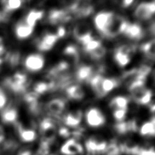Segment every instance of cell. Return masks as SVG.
I'll return each mask as SVG.
<instances>
[{
  "label": "cell",
  "mask_w": 155,
  "mask_h": 155,
  "mask_svg": "<svg viewBox=\"0 0 155 155\" xmlns=\"http://www.w3.org/2000/svg\"><path fill=\"white\" fill-rule=\"evenodd\" d=\"M140 51L145 54L148 61H153L154 59V40H152L142 44L140 47Z\"/></svg>",
  "instance_id": "obj_26"
},
{
  "label": "cell",
  "mask_w": 155,
  "mask_h": 155,
  "mask_svg": "<svg viewBox=\"0 0 155 155\" xmlns=\"http://www.w3.org/2000/svg\"><path fill=\"white\" fill-rule=\"evenodd\" d=\"M101 44H102L100 40L93 37L92 39H91L89 41H88L87 42L82 44V48L86 53L88 54L89 52H92L95 48H97L98 46L101 45Z\"/></svg>",
  "instance_id": "obj_32"
},
{
  "label": "cell",
  "mask_w": 155,
  "mask_h": 155,
  "mask_svg": "<svg viewBox=\"0 0 155 155\" xmlns=\"http://www.w3.org/2000/svg\"><path fill=\"white\" fill-rule=\"evenodd\" d=\"M1 91H2V89L1 88H0V92H1Z\"/></svg>",
  "instance_id": "obj_48"
},
{
  "label": "cell",
  "mask_w": 155,
  "mask_h": 155,
  "mask_svg": "<svg viewBox=\"0 0 155 155\" xmlns=\"http://www.w3.org/2000/svg\"><path fill=\"white\" fill-rule=\"evenodd\" d=\"M86 121L88 126L91 127H99L104 125L106 123V118L100 110L93 107L86 112Z\"/></svg>",
  "instance_id": "obj_8"
},
{
  "label": "cell",
  "mask_w": 155,
  "mask_h": 155,
  "mask_svg": "<svg viewBox=\"0 0 155 155\" xmlns=\"http://www.w3.org/2000/svg\"><path fill=\"white\" fill-rule=\"evenodd\" d=\"M120 143L116 140H112L107 143L106 151L103 155H121Z\"/></svg>",
  "instance_id": "obj_30"
},
{
  "label": "cell",
  "mask_w": 155,
  "mask_h": 155,
  "mask_svg": "<svg viewBox=\"0 0 155 155\" xmlns=\"http://www.w3.org/2000/svg\"><path fill=\"white\" fill-rule=\"evenodd\" d=\"M63 54L68 57L69 59H71L74 63H78L80 59L79 50L78 47L73 44L68 45L63 51Z\"/></svg>",
  "instance_id": "obj_28"
},
{
  "label": "cell",
  "mask_w": 155,
  "mask_h": 155,
  "mask_svg": "<svg viewBox=\"0 0 155 155\" xmlns=\"http://www.w3.org/2000/svg\"><path fill=\"white\" fill-rule=\"evenodd\" d=\"M127 110H113V116L116 120H117L118 123L123 122L124 120L127 116Z\"/></svg>",
  "instance_id": "obj_37"
},
{
  "label": "cell",
  "mask_w": 155,
  "mask_h": 155,
  "mask_svg": "<svg viewBox=\"0 0 155 155\" xmlns=\"http://www.w3.org/2000/svg\"><path fill=\"white\" fill-rule=\"evenodd\" d=\"M115 131L120 135H124L129 132H135L138 130V123L136 119L123 121L114 125Z\"/></svg>",
  "instance_id": "obj_13"
},
{
  "label": "cell",
  "mask_w": 155,
  "mask_h": 155,
  "mask_svg": "<svg viewBox=\"0 0 155 155\" xmlns=\"http://www.w3.org/2000/svg\"><path fill=\"white\" fill-rule=\"evenodd\" d=\"M52 155H53V154H52Z\"/></svg>",
  "instance_id": "obj_49"
},
{
  "label": "cell",
  "mask_w": 155,
  "mask_h": 155,
  "mask_svg": "<svg viewBox=\"0 0 155 155\" xmlns=\"http://www.w3.org/2000/svg\"><path fill=\"white\" fill-rule=\"evenodd\" d=\"M82 119V112L81 110H73L63 117V123L66 126L76 127L80 124Z\"/></svg>",
  "instance_id": "obj_17"
},
{
  "label": "cell",
  "mask_w": 155,
  "mask_h": 155,
  "mask_svg": "<svg viewBox=\"0 0 155 155\" xmlns=\"http://www.w3.org/2000/svg\"><path fill=\"white\" fill-rule=\"evenodd\" d=\"M6 101H7L6 96H5L4 91H2L0 92V109L3 108V107L5 106V104H6Z\"/></svg>",
  "instance_id": "obj_41"
},
{
  "label": "cell",
  "mask_w": 155,
  "mask_h": 155,
  "mask_svg": "<svg viewBox=\"0 0 155 155\" xmlns=\"http://www.w3.org/2000/svg\"><path fill=\"white\" fill-rule=\"evenodd\" d=\"M66 29L63 26H60L57 29V34L56 35L57 36L58 39L59 38H63L66 35Z\"/></svg>",
  "instance_id": "obj_40"
},
{
  "label": "cell",
  "mask_w": 155,
  "mask_h": 155,
  "mask_svg": "<svg viewBox=\"0 0 155 155\" xmlns=\"http://www.w3.org/2000/svg\"><path fill=\"white\" fill-rule=\"evenodd\" d=\"M40 134L42 136L41 141L52 143L54 142L57 134V129L54 121L52 118L43 119L40 123Z\"/></svg>",
  "instance_id": "obj_4"
},
{
  "label": "cell",
  "mask_w": 155,
  "mask_h": 155,
  "mask_svg": "<svg viewBox=\"0 0 155 155\" xmlns=\"http://www.w3.org/2000/svg\"><path fill=\"white\" fill-rule=\"evenodd\" d=\"M8 61H9L10 65L12 68L17 66L20 61V53L18 52H14L10 54L8 57Z\"/></svg>",
  "instance_id": "obj_36"
},
{
  "label": "cell",
  "mask_w": 155,
  "mask_h": 155,
  "mask_svg": "<svg viewBox=\"0 0 155 155\" xmlns=\"http://www.w3.org/2000/svg\"><path fill=\"white\" fill-rule=\"evenodd\" d=\"M18 117V112L14 107L5 109L2 114V121L4 123L10 124L15 123Z\"/></svg>",
  "instance_id": "obj_29"
},
{
  "label": "cell",
  "mask_w": 155,
  "mask_h": 155,
  "mask_svg": "<svg viewBox=\"0 0 155 155\" xmlns=\"http://www.w3.org/2000/svg\"><path fill=\"white\" fill-rule=\"evenodd\" d=\"M3 17H4V16H3V15H2V14H0V21L2 20V18H3Z\"/></svg>",
  "instance_id": "obj_47"
},
{
  "label": "cell",
  "mask_w": 155,
  "mask_h": 155,
  "mask_svg": "<svg viewBox=\"0 0 155 155\" xmlns=\"http://www.w3.org/2000/svg\"><path fill=\"white\" fill-rule=\"evenodd\" d=\"M16 127L18 134V136L22 142L29 143L34 142L36 140L37 134L34 130L24 128L21 124H17Z\"/></svg>",
  "instance_id": "obj_19"
},
{
  "label": "cell",
  "mask_w": 155,
  "mask_h": 155,
  "mask_svg": "<svg viewBox=\"0 0 155 155\" xmlns=\"http://www.w3.org/2000/svg\"><path fill=\"white\" fill-rule=\"evenodd\" d=\"M133 3H134V1H132V0H126V1H123L121 3V5L122 6L124 7V8H127L131 5Z\"/></svg>",
  "instance_id": "obj_42"
},
{
  "label": "cell",
  "mask_w": 155,
  "mask_h": 155,
  "mask_svg": "<svg viewBox=\"0 0 155 155\" xmlns=\"http://www.w3.org/2000/svg\"><path fill=\"white\" fill-rule=\"evenodd\" d=\"M120 148L122 154L124 153L128 155H136L140 149L139 145L131 140H127L120 143Z\"/></svg>",
  "instance_id": "obj_24"
},
{
  "label": "cell",
  "mask_w": 155,
  "mask_h": 155,
  "mask_svg": "<svg viewBox=\"0 0 155 155\" xmlns=\"http://www.w3.org/2000/svg\"><path fill=\"white\" fill-rule=\"evenodd\" d=\"M18 155H32V153L30 150H23L18 153Z\"/></svg>",
  "instance_id": "obj_45"
},
{
  "label": "cell",
  "mask_w": 155,
  "mask_h": 155,
  "mask_svg": "<svg viewBox=\"0 0 155 155\" xmlns=\"http://www.w3.org/2000/svg\"><path fill=\"white\" fill-rule=\"evenodd\" d=\"M136 155H155V151L153 147L148 148H140L139 152Z\"/></svg>",
  "instance_id": "obj_38"
},
{
  "label": "cell",
  "mask_w": 155,
  "mask_h": 155,
  "mask_svg": "<svg viewBox=\"0 0 155 155\" xmlns=\"http://www.w3.org/2000/svg\"><path fill=\"white\" fill-rule=\"evenodd\" d=\"M59 134L63 137H69L71 136V131L66 127H61L59 130Z\"/></svg>",
  "instance_id": "obj_39"
},
{
  "label": "cell",
  "mask_w": 155,
  "mask_h": 155,
  "mask_svg": "<svg viewBox=\"0 0 155 155\" xmlns=\"http://www.w3.org/2000/svg\"><path fill=\"white\" fill-rule=\"evenodd\" d=\"M153 95L152 91L145 88L143 90L140 91L139 92L131 95V97L135 103L144 106L151 103Z\"/></svg>",
  "instance_id": "obj_18"
},
{
  "label": "cell",
  "mask_w": 155,
  "mask_h": 155,
  "mask_svg": "<svg viewBox=\"0 0 155 155\" xmlns=\"http://www.w3.org/2000/svg\"><path fill=\"white\" fill-rule=\"evenodd\" d=\"M65 93L68 97L73 100H81L85 95L84 91L80 86L78 84L69 86L66 88Z\"/></svg>",
  "instance_id": "obj_21"
},
{
  "label": "cell",
  "mask_w": 155,
  "mask_h": 155,
  "mask_svg": "<svg viewBox=\"0 0 155 155\" xmlns=\"http://www.w3.org/2000/svg\"><path fill=\"white\" fill-rule=\"evenodd\" d=\"M34 91L39 95L50 91L49 82H39L36 83L34 87Z\"/></svg>",
  "instance_id": "obj_35"
},
{
  "label": "cell",
  "mask_w": 155,
  "mask_h": 155,
  "mask_svg": "<svg viewBox=\"0 0 155 155\" xmlns=\"http://www.w3.org/2000/svg\"><path fill=\"white\" fill-rule=\"evenodd\" d=\"M66 102L64 99L55 98L51 99L46 104V109L50 114L53 116H59L65 109Z\"/></svg>",
  "instance_id": "obj_16"
},
{
  "label": "cell",
  "mask_w": 155,
  "mask_h": 155,
  "mask_svg": "<svg viewBox=\"0 0 155 155\" xmlns=\"http://www.w3.org/2000/svg\"><path fill=\"white\" fill-rule=\"evenodd\" d=\"M129 100L128 97L124 96H117L113 98L110 103V107L113 110H127Z\"/></svg>",
  "instance_id": "obj_25"
},
{
  "label": "cell",
  "mask_w": 155,
  "mask_h": 155,
  "mask_svg": "<svg viewBox=\"0 0 155 155\" xmlns=\"http://www.w3.org/2000/svg\"><path fill=\"white\" fill-rule=\"evenodd\" d=\"M22 4H23V2L20 0H10V1L3 2L4 12L9 13L17 10L21 7Z\"/></svg>",
  "instance_id": "obj_31"
},
{
  "label": "cell",
  "mask_w": 155,
  "mask_h": 155,
  "mask_svg": "<svg viewBox=\"0 0 155 155\" xmlns=\"http://www.w3.org/2000/svg\"><path fill=\"white\" fill-rule=\"evenodd\" d=\"M155 132V123L154 117L153 116L150 121L146 122L140 127V134L142 136H150L154 137Z\"/></svg>",
  "instance_id": "obj_27"
},
{
  "label": "cell",
  "mask_w": 155,
  "mask_h": 155,
  "mask_svg": "<svg viewBox=\"0 0 155 155\" xmlns=\"http://www.w3.org/2000/svg\"><path fill=\"white\" fill-rule=\"evenodd\" d=\"M120 83V80L114 78H104L101 84L102 97L106 96L107 93H110L114 88L118 87Z\"/></svg>",
  "instance_id": "obj_22"
},
{
  "label": "cell",
  "mask_w": 155,
  "mask_h": 155,
  "mask_svg": "<svg viewBox=\"0 0 155 155\" xmlns=\"http://www.w3.org/2000/svg\"><path fill=\"white\" fill-rule=\"evenodd\" d=\"M137 47L134 44H123L115 50L114 60L120 68L125 67L131 61V55L134 54Z\"/></svg>",
  "instance_id": "obj_2"
},
{
  "label": "cell",
  "mask_w": 155,
  "mask_h": 155,
  "mask_svg": "<svg viewBox=\"0 0 155 155\" xmlns=\"http://www.w3.org/2000/svg\"><path fill=\"white\" fill-rule=\"evenodd\" d=\"M155 12V2H143L137 5L134 16L141 21L149 20Z\"/></svg>",
  "instance_id": "obj_7"
},
{
  "label": "cell",
  "mask_w": 155,
  "mask_h": 155,
  "mask_svg": "<svg viewBox=\"0 0 155 155\" xmlns=\"http://www.w3.org/2000/svg\"><path fill=\"white\" fill-rule=\"evenodd\" d=\"M129 22L120 15L114 14V17L110 23L108 28L103 35L106 38H114L118 35L123 34Z\"/></svg>",
  "instance_id": "obj_3"
},
{
  "label": "cell",
  "mask_w": 155,
  "mask_h": 155,
  "mask_svg": "<svg viewBox=\"0 0 155 155\" xmlns=\"http://www.w3.org/2000/svg\"><path fill=\"white\" fill-rule=\"evenodd\" d=\"M58 38L56 34H46L38 41L37 48L40 51H48L53 48Z\"/></svg>",
  "instance_id": "obj_15"
},
{
  "label": "cell",
  "mask_w": 155,
  "mask_h": 155,
  "mask_svg": "<svg viewBox=\"0 0 155 155\" xmlns=\"http://www.w3.org/2000/svg\"><path fill=\"white\" fill-rule=\"evenodd\" d=\"M71 19V14L67 10L53 9L49 12L48 22L52 25H59L68 23Z\"/></svg>",
  "instance_id": "obj_10"
},
{
  "label": "cell",
  "mask_w": 155,
  "mask_h": 155,
  "mask_svg": "<svg viewBox=\"0 0 155 155\" xmlns=\"http://www.w3.org/2000/svg\"><path fill=\"white\" fill-rule=\"evenodd\" d=\"M73 35L79 43L84 44L93 38L90 25L87 22H80L74 27Z\"/></svg>",
  "instance_id": "obj_5"
},
{
  "label": "cell",
  "mask_w": 155,
  "mask_h": 155,
  "mask_svg": "<svg viewBox=\"0 0 155 155\" xmlns=\"http://www.w3.org/2000/svg\"><path fill=\"white\" fill-rule=\"evenodd\" d=\"M95 74H97L92 66L82 65L76 70V78L79 82H89Z\"/></svg>",
  "instance_id": "obj_12"
},
{
  "label": "cell",
  "mask_w": 155,
  "mask_h": 155,
  "mask_svg": "<svg viewBox=\"0 0 155 155\" xmlns=\"http://www.w3.org/2000/svg\"><path fill=\"white\" fill-rule=\"evenodd\" d=\"M2 63H3V61H2V59H0V71H1V70H2Z\"/></svg>",
  "instance_id": "obj_46"
},
{
  "label": "cell",
  "mask_w": 155,
  "mask_h": 155,
  "mask_svg": "<svg viewBox=\"0 0 155 155\" xmlns=\"http://www.w3.org/2000/svg\"><path fill=\"white\" fill-rule=\"evenodd\" d=\"M5 139L4 130L2 126H0V143L2 142Z\"/></svg>",
  "instance_id": "obj_43"
},
{
  "label": "cell",
  "mask_w": 155,
  "mask_h": 155,
  "mask_svg": "<svg viewBox=\"0 0 155 155\" xmlns=\"http://www.w3.org/2000/svg\"><path fill=\"white\" fill-rule=\"evenodd\" d=\"M44 64L45 59L42 55L40 54H29L25 60V67L31 72H36L42 70Z\"/></svg>",
  "instance_id": "obj_9"
},
{
  "label": "cell",
  "mask_w": 155,
  "mask_h": 155,
  "mask_svg": "<svg viewBox=\"0 0 155 155\" xmlns=\"http://www.w3.org/2000/svg\"><path fill=\"white\" fill-rule=\"evenodd\" d=\"M88 54H89L91 59L93 60H101L106 56V47L103 46V44H101L94 51L89 52Z\"/></svg>",
  "instance_id": "obj_33"
},
{
  "label": "cell",
  "mask_w": 155,
  "mask_h": 155,
  "mask_svg": "<svg viewBox=\"0 0 155 155\" xmlns=\"http://www.w3.org/2000/svg\"><path fill=\"white\" fill-rule=\"evenodd\" d=\"M4 52H5V48L4 46V43H3L2 38H0V55L4 54Z\"/></svg>",
  "instance_id": "obj_44"
},
{
  "label": "cell",
  "mask_w": 155,
  "mask_h": 155,
  "mask_svg": "<svg viewBox=\"0 0 155 155\" xmlns=\"http://www.w3.org/2000/svg\"><path fill=\"white\" fill-rule=\"evenodd\" d=\"M29 83L27 75L22 72H16L13 76L8 78L5 81V85L16 93H25Z\"/></svg>",
  "instance_id": "obj_1"
},
{
  "label": "cell",
  "mask_w": 155,
  "mask_h": 155,
  "mask_svg": "<svg viewBox=\"0 0 155 155\" xmlns=\"http://www.w3.org/2000/svg\"><path fill=\"white\" fill-rule=\"evenodd\" d=\"M123 34L127 38L131 40H139L142 39L145 33L142 27L139 23H130L127 26L125 30L123 32Z\"/></svg>",
  "instance_id": "obj_14"
},
{
  "label": "cell",
  "mask_w": 155,
  "mask_h": 155,
  "mask_svg": "<svg viewBox=\"0 0 155 155\" xmlns=\"http://www.w3.org/2000/svg\"><path fill=\"white\" fill-rule=\"evenodd\" d=\"M114 14L112 12H100L97 14L94 18V25L102 35H104L108 28Z\"/></svg>",
  "instance_id": "obj_6"
},
{
  "label": "cell",
  "mask_w": 155,
  "mask_h": 155,
  "mask_svg": "<svg viewBox=\"0 0 155 155\" xmlns=\"http://www.w3.org/2000/svg\"><path fill=\"white\" fill-rule=\"evenodd\" d=\"M33 27H30L23 21H20L15 27V34L19 40H25L29 38L34 31Z\"/></svg>",
  "instance_id": "obj_20"
},
{
  "label": "cell",
  "mask_w": 155,
  "mask_h": 155,
  "mask_svg": "<svg viewBox=\"0 0 155 155\" xmlns=\"http://www.w3.org/2000/svg\"><path fill=\"white\" fill-rule=\"evenodd\" d=\"M39 98H40V95L36 93H35L34 91L25 93L24 95V100L25 101V103L28 105V106L39 103Z\"/></svg>",
  "instance_id": "obj_34"
},
{
  "label": "cell",
  "mask_w": 155,
  "mask_h": 155,
  "mask_svg": "<svg viewBox=\"0 0 155 155\" xmlns=\"http://www.w3.org/2000/svg\"><path fill=\"white\" fill-rule=\"evenodd\" d=\"M44 14L42 10H31L26 15L24 22L27 25L34 28L37 22L43 18Z\"/></svg>",
  "instance_id": "obj_23"
},
{
  "label": "cell",
  "mask_w": 155,
  "mask_h": 155,
  "mask_svg": "<svg viewBox=\"0 0 155 155\" xmlns=\"http://www.w3.org/2000/svg\"><path fill=\"white\" fill-rule=\"evenodd\" d=\"M61 153L63 155H81L84 153V148L77 140L71 138L62 145Z\"/></svg>",
  "instance_id": "obj_11"
}]
</instances>
